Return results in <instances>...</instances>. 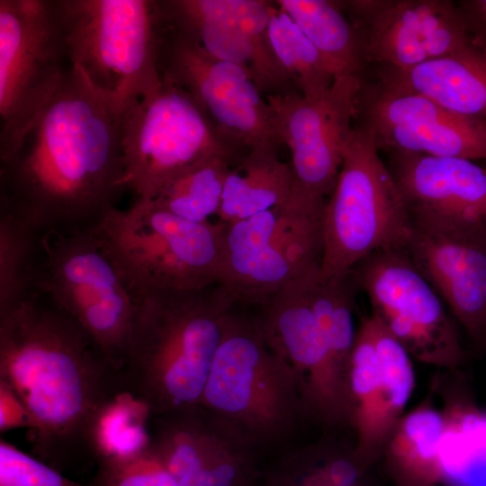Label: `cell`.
Masks as SVG:
<instances>
[{
	"label": "cell",
	"mask_w": 486,
	"mask_h": 486,
	"mask_svg": "<svg viewBox=\"0 0 486 486\" xmlns=\"http://www.w3.org/2000/svg\"><path fill=\"white\" fill-rule=\"evenodd\" d=\"M128 189L122 114L75 67L0 164V210L40 236L94 227Z\"/></svg>",
	"instance_id": "cell-1"
},
{
	"label": "cell",
	"mask_w": 486,
	"mask_h": 486,
	"mask_svg": "<svg viewBox=\"0 0 486 486\" xmlns=\"http://www.w3.org/2000/svg\"><path fill=\"white\" fill-rule=\"evenodd\" d=\"M0 382L27 411L33 455L62 473L92 460L94 418L124 390L86 331L39 292L0 312Z\"/></svg>",
	"instance_id": "cell-2"
},
{
	"label": "cell",
	"mask_w": 486,
	"mask_h": 486,
	"mask_svg": "<svg viewBox=\"0 0 486 486\" xmlns=\"http://www.w3.org/2000/svg\"><path fill=\"white\" fill-rule=\"evenodd\" d=\"M235 305L220 284L143 295L120 372L123 389L146 403L152 416L198 405L223 319Z\"/></svg>",
	"instance_id": "cell-3"
},
{
	"label": "cell",
	"mask_w": 486,
	"mask_h": 486,
	"mask_svg": "<svg viewBox=\"0 0 486 486\" xmlns=\"http://www.w3.org/2000/svg\"><path fill=\"white\" fill-rule=\"evenodd\" d=\"M199 405L256 451L284 446L306 419L294 370L269 348L256 316L235 307Z\"/></svg>",
	"instance_id": "cell-4"
},
{
	"label": "cell",
	"mask_w": 486,
	"mask_h": 486,
	"mask_svg": "<svg viewBox=\"0 0 486 486\" xmlns=\"http://www.w3.org/2000/svg\"><path fill=\"white\" fill-rule=\"evenodd\" d=\"M226 222H197L136 200L92 229L138 302L156 290L218 284Z\"/></svg>",
	"instance_id": "cell-5"
},
{
	"label": "cell",
	"mask_w": 486,
	"mask_h": 486,
	"mask_svg": "<svg viewBox=\"0 0 486 486\" xmlns=\"http://www.w3.org/2000/svg\"><path fill=\"white\" fill-rule=\"evenodd\" d=\"M70 66L122 114L161 84L153 0H54Z\"/></svg>",
	"instance_id": "cell-6"
},
{
	"label": "cell",
	"mask_w": 486,
	"mask_h": 486,
	"mask_svg": "<svg viewBox=\"0 0 486 486\" xmlns=\"http://www.w3.org/2000/svg\"><path fill=\"white\" fill-rule=\"evenodd\" d=\"M365 128L354 125L323 215V279L348 274L364 258L404 249L412 220L387 165Z\"/></svg>",
	"instance_id": "cell-7"
},
{
	"label": "cell",
	"mask_w": 486,
	"mask_h": 486,
	"mask_svg": "<svg viewBox=\"0 0 486 486\" xmlns=\"http://www.w3.org/2000/svg\"><path fill=\"white\" fill-rule=\"evenodd\" d=\"M36 292L76 321L120 374L137 302L92 228L41 236Z\"/></svg>",
	"instance_id": "cell-8"
},
{
	"label": "cell",
	"mask_w": 486,
	"mask_h": 486,
	"mask_svg": "<svg viewBox=\"0 0 486 486\" xmlns=\"http://www.w3.org/2000/svg\"><path fill=\"white\" fill-rule=\"evenodd\" d=\"M122 146L127 188L144 201L210 157L237 158L238 148L188 92L164 76L122 113Z\"/></svg>",
	"instance_id": "cell-9"
},
{
	"label": "cell",
	"mask_w": 486,
	"mask_h": 486,
	"mask_svg": "<svg viewBox=\"0 0 486 486\" xmlns=\"http://www.w3.org/2000/svg\"><path fill=\"white\" fill-rule=\"evenodd\" d=\"M66 61L54 0H0V164L51 100Z\"/></svg>",
	"instance_id": "cell-10"
},
{
	"label": "cell",
	"mask_w": 486,
	"mask_h": 486,
	"mask_svg": "<svg viewBox=\"0 0 486 486\" xmlns=\"http://www.w3.org/2000/svg\"><path fill=\"white\" fill-rule=\"evenodd\" d=\"M158 65L160 76L188 92L219 132L237 147L282 145L273 112L261 97L253 74L212 55L162 19Z\"/></svg>",
	"instance_id": "cell-11"
},
{
	"label": "cell",
	"mask_w": 486,
	"mask_h": 486,
	"mask_svg": "<svg viewBox=\"0 0 486 486\" xmlns=\"http://www.w3.org/2000/svg\"><path fill=\"white\" fill-rule=\"evenodd\" d=\"M311 273L283 287L255 316L269 348L295 372L306 419L328 427L346 424L349 374L337 364L315 317L309 295Z\"/></svg>",
	"instance_id": "cell-12"
},
{
	"label": "cell",
	"mask_w": 486,
	"mask_h": 486,
	"mask_svg": "<svg viewBox=\"0 0 486 486\" xmlns=\"http://www.w3.org/2000/svg\"><path fill=\"white\" fill-rule=\"evenodd\" d=\"M350 273L368 296L373 316L409 353L436 364L462 359L459 336L444 302L405 248L373 253Z\"/></svg>",
	"instance_id": "cell-13"
},
{
	"label": "cell",
	"mask_w": 486,
	"mask_h": 486,
	"mask_svg": "<svg viewBox=\"0 0 486 486\" xmlns=\"http://www.w3.org/2000/svg\"><path fill=\"white\" fill-rule=\"evenodd\" d=\"M362 82L363 76L346 75L314 99L295 92L266 98L279 140L291 152L293 184L313 196L326 199L336 185Z\"/></svg>",
	"instance_id": "cell-14"
},
{
	"label": "cell",
	"mask_w": 486,
	"mask_h": 486,
	"mask_svg": "<svg viewBox=\"0 0 486 486\" xmlns=\"http://www.w3.org/2000/svg\"><path fill=\"white\" fill-rule=\"evenodd\" d=\"M339 5L368 63L407 69L471 44L463 15L448 0H348Z\"/></svg>",
	"instance_id": "cell-15"
},
{
	"label": "cell",
	"mask_w": 486,
	"mask_h": 486,
	"mask_svg": "<svg viewBox=\"0 0 486 486\" xmlns=\"http://www.w3.org/2000/svg\"><path fill=\"white\" fill-rule=\"evenodd\" d=\"M355 121L379 150L486 159V119L454 112L415 94L387 89L363 77Z\"/></svg>",
	"instance_id": "cell-16"
},
{
	"label": "cell",
	"mask_w": 486,
	"mask_h": 486,
	"mask_svg": "<svg viewBox=\"0 0 486 486\" xmlns=\"http://www.w3.org/2000/svg\"><path fill=\"white\" fill-rule=\"evenodd\" d=\"M161 19L212 55L254 76L259 91L292 92V82L269 40L273 5L259 0L158 1Z\"/></svg>",
	"instance_id": "cell-17"
},
{
	"label": "cell",
	"mask_w": 486,
	"mask_h": 486,
	"mask_svg": "<svg viewBox=\"0 0 486 486\" xmlns=\"http://www.w3.org/2000/svg\"><path fill=\"white\" fill-rule=\"evenodd\" d=\"M149 451L179 486H256V453L199 404L152 416Z\"/></svg>",
	"instance_id": "cell-18"
},
{
	"label": "cell",
	"mask_w": 486,
	"mask_h": 486,
	"mask_svg": "<svg viewBox=\"0 0 486 486\" xmlns=\"http://www.w3.org/2000/svg\"><path fill=\"white\" fill-rule=\"evenodd\" d=\"M411 220L409 256L474 344L486 347V233Z\"/></svg>",
	"instance_id": "cell-19"
},
{
	"label": "cell",
	"mask_w": 486,
	"mask_h": 486,
	"mask_svg": "<svg viewBox=\"0 0 486 486\" xmlns=\"http://www.w3.org/2000/svg\"><path fill=\"white\" fill-rule=\"evenodd\" d=\"M412 220L486 233V168L471 159L389 151Z\"/></svg>",
	"instance_id": "cell-20"
},
{
	"label": "cell",
	"mask_w": 486,
	"mask_h": 486,
	"mask_svg": "<svg viewBox=\"0 0 486 486\" xmlns=\"http://www.w3.org/2000/svg\"><path fill=\"white\" fill-rule=\"evenodd\" d=\"M383 87L425 96L454 112L486 118V52L472 44L407 69L379 66Z\"/></svg>",
	"instance_id": "cell-21"
},
{
	"label": "cell",
	"mask_w": 486,
	"mask_h": 486,
	"mask_svg": "<svg viewBox=\"0 0 486 486\" xmlns=\"http://www.w3.org/2000/svg\"><path fill=\"white\" fill-rule=\"evenodd\" d=\"M275 144L249 148L224 184L219 220L228 223L248 219L283 203L291 194L293 176L290 164L282 161Z\"/></svg>",
	"instance_id": "cell-22"
},
{
	"label": "cell",
	"mask_w": 486,
	"mask_h": 486,
	"mask_svg": "<svg viewBox=\"0 0 486 486\" xmlns=\"http://www.w3.org/2000/svg\"><path fill=\"white\" fill-rule=\"evenodd\" d=\"M276 4L318 50L335 78L363 76L368 64L364 50L338 1L278 0Z\"/></svg>",
	"instance_id": "cell-23"
},
{
	"label": "cell",
	"mask_w": 486,
	"mask_h": 486,
	"mask_svg": "<svg viewBox=\"0 0 486 486\" xmlns=\"http://www.w3.org/2000/svg\"><path fill=\"white\" fill-rule=\"evenodd\" d=\"M350 413L348 423L358 433L355 453L369 463L372 442L378 441L392 416L382 390L378 359L368 319L356 334L349 366Z\"/></svg>",
	"instance_id": "cell-24"
},
{
	"label": "cell",
	"mask_w": 486,
	"mask_h": 486,
	"mask_svg": "<svg viewBox=\"0 0 486 486\" xmlns=\"http://www.w3.org/2000/svg\"><path fill=\"white\" fill-rule=\"evenodd\" d=\"M152 413L126 390L113 395L97 412L89 436L92 460L122 459L148 451Z\"/></svg>",
	"instance_id": "cell-25"
},
{
	"label": "cell",
	"mask_w": 486,
	"mask_h": 486,
	"mask_svg": "<svg viewBox=\"0 0 486 486\" xmlns=\"http://www.w3.org/2000/svg\"><path fill=\"white\" fill-rule=\"evenodd\" d=\"M236 158L210 157L174 178L151 200L156 207L197 222L219 214L224 184Z\"/></svg>",
	"instance_id": "cell-26"
},
{
	"label": "cell",
	"mask_w": 486,
	"mask_h": 486,
	"mask_svg": "<svg viewBox=\"0 0 486 486\" xmlns=\"http://www.w3.org/2000/svg\"><path fill=\"white\" fill-rule=\"evenodd\" d=\"M446 420L436 410L419 409L403 418L392 441L394 464L403 486H428L444 472L439 444Z\"/></svg>",
	"instance_id": "cell-27"
},
{
	"label": "cell",
	"mask_w": 486,
	"mask_h": 486,
	"mask_svg": "<svg viewBox=\"0 0 486 486\" xmlns=\"http://www.w3.org/2000/svg\"><path fill=\"white\" fill-rule=\"evenodd\" d=\"M41 236L0 210V312L36 292Z\"/></svg>",
	"instance_id": "cell-28"
},
{
	"label": "cell",
	"mask_w": 486,
	"mask_h": 486,
	"mask_svg": "<svg viewBox=\"0 0 486 486\" xmlns=\"http://www.w3.org/2000/svg\"><path fill=\"white\" fill-rule=\"evenodd\" d=\"M268 37L278 61L304 98H317L330 87L335 77L323 57L292 20L274 6Z\"/></svg>",
	"instance_id": "cell-29"
},
{
	"label": "cell",
	"mask_w": 486,
	"mask_h": 486,
	"mask_svg": "<svg viewBox=\"0 0 486 486\" xmlns=\"http://www.w3.org/2000/svg\"><path fill=\"white\" fill-rule=\"evenodd\" d=\"M379 364L382 390L392 416L408 402L414 374L408 350L374 316L368 319Z\"/></svg>",
	"instance_id": "cell-30"
},
{
	"label": "cell",
	"mask_w": 486,
	"mask_h": 486,
	"mask_svg": "<svg viewBox=\"0 0 486 486\" xmlns=\"http://www.w3.org/2000/svg\"><path fill=\"white\" fill-rule=\"evenodd\" d=\"M327 442L292 447L284 453L266 474L264 486H338L328 468Z\"/></svg>",
	"instance_id": "cell-31"
},
{
	"label": "cell",
	"mask_w": 486,
	"mask_h": 486,
	"mask_svg": "<svg viewBox=\"0 0 486 486\" xmlns=\"http://www.w3.org/2000/svg\"><path fill=\"white\" fill-rule=\"evenodd\" d=\"M95 464L94 486H179L149 449L134 456Z\"/></svg>",
	"instance_id": "cell-32"
},
{
	"label": "cell",
	"mask_w": 486,
	"mask_h": 486,
	"mask_svg": "<svg viewBox=\"0 0 486 486\" xmlns=\"http://www.w3.org/2000/svg\"><path fill=\"white\" fill-rule=\"evenodd\" d=\"M0 486H94L76 482L13 444L0 440Z\"/></svg>",
	"instance_id": "cell-33"
},
{
	"label": "cell",
	"mask_w": 486,
	"mask_h": 486,
	"mask_svg": "<svg viewBox=\"0 0 486 486\" xmlns=\"http://www.w3.org/2000/svg\"><path fill=\"white\" fill-rule=\"evenodd\" d=\"M456 4L463 15L471 44L486 52V0H464Z\"/></svg>",
	"instance_id": "cell-34"
},
{
	"label": "cell",
	"mask_w": 486,
	"mask_h": 486,
	"mask_svg": "<svg viewBox=\"0 0 486 486\" xmlns=\"http://www.w3.org/2000/svg\"><path fill=\"white\" fill-rule=\"evenodd\" d=\"M30 427V418L27 411L12 392L4 382H0V431L6 432L16 428Z\"/></svg>",
	"instance_id": "cell-35"
}]
</instances>
